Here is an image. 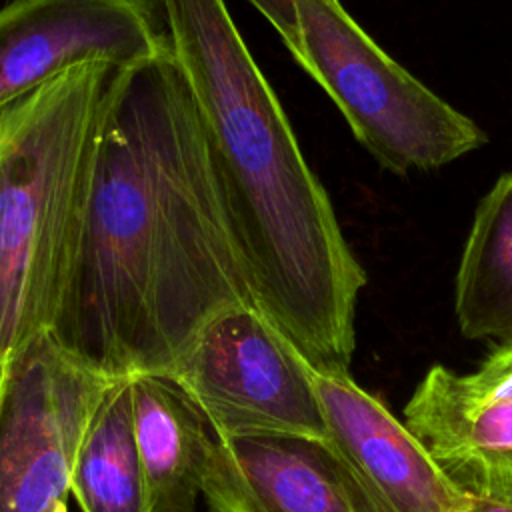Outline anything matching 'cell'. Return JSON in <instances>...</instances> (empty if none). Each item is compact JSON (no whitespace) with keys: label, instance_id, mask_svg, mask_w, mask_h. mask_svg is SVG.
I'll use <instances>...</instances> for the list:
<instances>
[{"label":"cell","instance_id":"7a4b0ae2","mask_svg":"<svg viewBox=\"0 0 512 512\" xmlns=\"http://www.w3.org/2000/svg\"><path fill=\"white\" fill-rule=\"evenodd\" d=\"M254 306L320 372H346L366 272L224 0H160Z\"/></svg>","mask_w":512,"mask_h":512},{"label":"cell","instance_id":"6da1fadb","mask_svg":"<svg viewBox=\"0 0 512 512\" xmlns=\"http://www.w3.org/2000/svg\"><path fill=\"white\" fill-rule=\"evenodd\" d=\"M252 304L172 48L116 76L82 230L48 334L110 378L168 376L202 328Z\"/></svg>","mask_w":512,"mask_h":512},{"label":"cell","instance_id":"277c9868","mask_svg":"<svg viewBox=\"0 0 512 512\" xmlns=\"http://www.w3.org/2000/svg\"><path fill=\"white\" fill-rule=\"evenodd\" d=\"M294 2V60L384 168L398 174L440 168L486 142L480 126L392 60L340 0Z\"/></svg>","mask_w":512,"mask_h":512},{"label":"cell","instance_id":"3957f363","mask_svg":"<svg viewBox=\"0 0 512 512\" xmlns=\"http://www.w3.org/2000/svg\"><path fill=\"white\" fill-rule=\"evenodd\" d=\"M82 62L0 108V366L48 330L116 76Z\"/></svg>","mask_w":512,"mask_h":512},{"label":"cell","instance_id":"ba28073f","mask_svg":"<svg viewBox=\"0 0 512 512\" xmlns=\"http://www.w3.org/2000/svg\"><path fill=\"white\" fill-rule=\"evenodd\" d=\"M404 424L458 488L512 504V342L468 374L430 366Z\"/></svg>","mask_w":512,"mask_h":512},{"label":"cell","instance_id":"e0dca14e","mask_svg":"<svg viewBox=\"0 0 512 512\" xmlns=\"http://www.w3.org/2000/svg\"><path fill=\"white\" fill-rule=\"evenodd\" d=\"M4 372H6V368L0 366V390H2V382H4Z\"/></svg>","mask_w":512,"mask_h":512},{"label":"cell","instance_id":"9a60e30c","mask_svg":"<svg viewBox=\"0 0 512 512\" xmlns=\"http://www.w3.org/2000/svg\"><path fill=\"white\" fill-rule=\"evenodd\" d=\"M462 512H512V504L496 502V500H488V498L474 496L472 504H470L468 508H464Z\"/></svg>","mask_w":512,"mask_h":512},{"label":"cell","instance_id":"5b68a950","mask_svg":"<svg viewBox=\"0 0 512 512\" xmlns=\"http://www.w3.org/2000/svg\"><path fill=\"white\" fill-rule=\"evenodd\" d=\"M168 378L198 408L214 438L326 440L312 366L252 304L212 318Z\"/></svg>","mask_w":512,"mask_h":512},{"label":"cell","instance_id":"4fadbf2b","mask_svg":"<svg viewBox=\"0 0 512 512\" xmlns=\"http://www.w3.org/2000/svg\"><path fill=\"white\" fill-rule=\"evenodd\" d=\"M70 494L82 512H152L134 436L132 376L112 382L76 454Z\"/></svg>","mask_w":512,"mask_h":512},{"label":"cell","instance_id":"52a82bcc","mask_svg":"<svg viewBox=\"0 0 512 512\" xmlns=\"http://www.w3.org/2000/svg\"><path fill=\"white\" fill-rule=\"evenodd\" d=\"M168 48L160 0H10L0 8V108L82 62L130 68Z\"/></svg>","mask_w":512,"mask_h":512},{"label":"cell","instance_id":"30bf717a","mask_svg":"<svg viewBox=\"0 0 512 512\" xmlns=\"http://www.w3.org/2000/svg\"><path fill=\"white\" fill-rule=\"evenodd\" d=\"M202 496L212 512H368L330 444L298 434L214 438Z\"/></svg>","mask_w":512,"mask_h":512},{"label":"cell","instance_id":"9c48e42d","mask_svg":"<svg viewBox=\"0 0 512 512\" xmlns=\"http://www.w3.org/2000/svg\"><path fill=\"white\" fill-rule=\"evenodd\" d=\"M326 442L368 512H462L474 500L432 460L404 420L366 392L350 372L312 368Z\"/></svg>","mask_w":512,"mask_h":512},{"label":"cell","instance_id":"5bb4252c","mask_svg":"<svg viewBox=\"0 0 512 512\" xmlns=\"http://www.w3.org/2000/svg\"><path fill=\"white\" fill-rule=\"evenodd\" d=\"M254 8L272 24V28L280 34L282 42L294 52L298 44V14L294 0H250Z\"/></svg>","mask_w":512,"mask_h":512},{"label":"cell","instance_id":"7c38bea8","mask_svg":"<svg viewBox=\"0 0 512 512\" xmlns=\"http://www.w3.org/2000/svg\"><path fill=\"white\" fill-rule=\"evenodd\" d=\"M454 310L472 340L512 342V172L480 200L456 274Z\"/></svg>","mask_w":512,"mask_h":512},{"label":"cell","instance_id":"8fae6325","mask_svg":"<svg viewBox=\"0 0 512 512\" xmlns=\"http://www.w3.org/2000/svg\"><path fill=\"white\" fill-rule=\"evenodd\" d=\"M132 420L150 510L192 512L214 436L186 394L160 374L132 376Z\"/></svg>","mask_w":512,"mask_h":512},{"label":"cell","instance_id":"8992f818","mask_svg":"<svg viewBox=\"0 0 512 512\" xmlns=\"http://www.w3.org/2000/svg\"><path fill=\"white\" fill-rule=\"evenodd\" d=\"M116 378L40 332L6 364L0 390V512H48L70 494L84 432Z\"/></svg>","mask_w":512,"mask_h":512},{"label":"cell","instance_id":"2e32d148","mask_svg":"<svg viewBox=\"0 0 512 512\" xmlns=\"http://www.w3.org/2000/svg\"><path fill=\"white\" fill-rule=\"evenodd\" d=\"M48 512H68V506H66V500L62 502H56Z\"/></svg>","mask_w":512,"mask_h":512}]
</instances>
